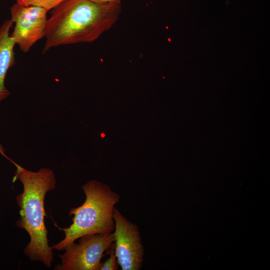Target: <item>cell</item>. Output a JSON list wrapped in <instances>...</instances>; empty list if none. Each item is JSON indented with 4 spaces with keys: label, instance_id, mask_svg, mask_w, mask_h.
<instances>
[{
    "label": "cell",
    "instance_id": "obj_1",
    "mask_svg": "<svg viewBox=\"0 0 270 270\" xmlns=\"http://www.w3.org/2000/svg\"><path fill=\"white\" fill-rule=\"evenodd\" d=\"M120 11V4L64 0L51 10L43 53L60 46L95 41L115 24Z\"/></svg>",
    "mask_w": 270,
    "mask_h": 270
},
{
    "label": "cell",
    "instance_id": "obj_2",
    "mask_svg": "<svg viewBox=\"0 0 270 270\" xmlns=\"http://www.w3.org/2000/svg\"><path fill=\"white\" fill-rule=\"evenodd\" d=\"M13 163L16 166L13 182L18 180L23 186L22 192L16 197L20 218L16 225L24 229L30 238L24 254L30 260L40 261L50 268L54 254L48 245L44 204L46 193L56 188L54 173L46 168L33 172Z\"/></svg>",
    "mask_w": 270,
    "mask_h": 270
},
{
    "label": "cell",
    "instance_id": "obj_3",
    "mask_svg": "<svg viewBox=\"0 0 270 270\" xmlns=\"http://www.w3.org/2000/svg\"><path fill=\"white\" fill-rule=\"evenodd\" d=\"M82 189L86 195L80 206L72 208L70 216H73L69 227L60 228L64 238L52 246V249L64 250L80 238L89 234L112 232L114 228V206L120 195L106 184L92 180L85 184Z\"/></svg>",
    "mask_w": 270,
    "mask_h": 270
},
{
    "label": "cell",
    "instance_id": "obj_4",
    "mask_svg": "<svg viewBox=\"0 0 270 270\" xmlns=\"http://www.w3.org/2000/svg\"><path fill=\"white\" fill-rule=\"evenodd\" d=\"M68 245L60 255L61 263L56 270H100L104 253L114 243L112 232L96 234L80 238Z\"/></svg>",
    "mask_w": 270,
    "mask_h": 270
},
{
    "label": "cell",
    "instance_id": "obj_5",
    "mask_svg": "<svg viewBox=\"0 0 270 270\" xmlns=\"http://www.w3.org/2000/svg\"><path fill=\"white\" fill-rule=\"evenodd\" d=\"M48 11L44 8L18 2L10 8V20L14 28L10 36L23 52H28L44 37Z\"/></svg>",
    "mask_w": 270,
    "mask_h": 270
},
{
    "label": "cell",
    "instance_id": "obj_6",
    "mask_svg": "<svg viewBox=\"0 0 270 270\" xmlns=\"http://www.w3.org/2000/svg\"><path fill=\"white\" fill-rule=\"evenodd\" d=\"M114 252L122 270L141 268L144 248L138 226L114 209Z\"/></svg>",
    "mask_w": 270,
    "mask_h": 270
},
{
    "label": "cell",
    "instance_id": "obj_7",
    "mask_svg": "<svg viewBox=\"0 0 270 270\" xmlns=\"http://www.w3.org/2000/svg\"><path fill=\"white\" fill-rule=\"evenodd\" d=\"M13 22L10 19L4 22L0 26V102L10 94L5 85L8 70L16 64V44L10 36Z\"/></svg>",
    "mask_w": 270,
    "mask_h": 270
},
{
    "label": "cell",
    "instance_id": "obj_8",
    "mask_svg": "<svg viewBox=\"0 0 270 270\" xmlns=\"http://www.w3.org/2000/svg\"><path fill=\"white\" fill-rule=\"evenodd\" d=\"M65 0H16V2L26 6H34L51 10Z\"/></svg>",
    "mask_w": 270,
    "mask_h": 270
},
{
    "label": "cell",
    "instance_id": "obj_9",
    "mask_svg": "<svg viewBox=\"0 0 270 270\" xmlns=\"http://www.w3.org/2000/svg\"><path fill=\"white\" fill-rule=\"evenodd\" d=\"M110 257L100 264V270H116L118 268V262L114 252V243L108 250Z\"/></svg>",
    "mask_w": 270,
    "mask_h": 270
},
{
    "label": "cell",
    "instance_id": "obj_10",
    "mask_svg": "<svg viewBox=\"0 0 270 270\" xmlns=\"http://www.w3.org/2000/svg\"><path fill=\"white\" fill-rule=\"evenodd\" d=\"M94 2L101 4H120L122 0H90Z\"/></svg>",
    "mask_w": 270,
    "mask_h": 270
},
{
    "label": "cell",
    "instance_id": "obj_11",
    "mask_svg": "<svg viewBox=\"0 0 270 270\" xmlns=\"http://www.w3.org/2000/svg\"><path fill=\"white\" fill-rule=\"evenodd\" d=\"M0 153L3 156H6L4 148H3V146L0 143Z\"/></svg>",
    "mask_w": 270,
    "mask_h": 270
}]
</instances>
